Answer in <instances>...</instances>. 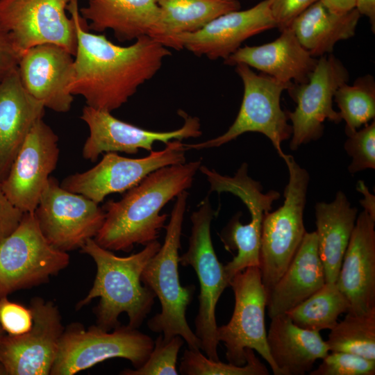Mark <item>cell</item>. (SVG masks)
Wrapping results in <instances>:
<instances>
[{"mask_svg": "<svg viewBox=\"0 0 375 375\" xmlns=\"http://www.w3.org/2000/svg\"><path fill=\"white\" fill-rule=\"evenodd\" d=\"M67 10L77 35L69 90L72 95L81 96L89 107L110 112L118 109L156 75L163 60L171 55L169 48L149 35L122 47L104 35L88 31L77 0L69 1Z\"/></svg>", "mask_w": 375, "mask_h": 375, "instance_id": "cell-1", "label": "cell"}, {"mask_svg": "<svg viewBox=\"0 0 375 375\" xmlns=\"http://www.w3.org/2000/svg\"><path fill=\"white\" fill-rule=\"evenodd\" d=\"M20 56L10 36L0 26V81L17 68Z\"/></svg>", "mask_w": 375, "mask_h": 375, "instance_id": "cell-40", "label": "cell"}, {"mask_svg": "<svg viewBox=\"0 0 375 375\" xmlns=\"http://www.w3.org/2000/svg\"><path fill=\"white\" fill-rule=\"evenodd\" d=\"M74 62V56L63 47L43 44L21 56L17 71L25 90L45 108L67 112L74 101L69 90Z\"/></svg>", "mask_w": 375, "mask_h": 375, "instance_id": "cell-20", "label": "cell"}, {"mask_svg": "<svg viewBox=\"0 0 375 375\" xmlns=\"http://www.w3.org/2000/svg\"><path fill=\"white\" fill-rule=\"evenodd\" d=\"M344 149L352 158L348 169L351 174L375 168V122L347 135Z\"/></svg>", "mask_w": 375, "mask_h": 375, "instance_id": "cell-36", "label": "cell"}, {"mask_svg": "<svg viewBox=\"0 0 375 375\" xmlns=\"http://www.w3.org/2000/svg\"><path fill=\"white\" fill-rule=\"evenodd\" d=\"M326 283L315 231L306 232L287 269L267 293L270 318L285 314L320 289Z\"/></svg>", "mask_w": 375, "mask_h": 375, "instance_id": "cell-25", "label": "cell"}, {"mask_svg": "<svg viewBox=\"0 0 375 375\" xmlns=\"http://www.w3.org/2000/svg\"><path fill=\"white\" fill-rule=\"evenodd\" d=\"M354 8L344 15L328 10L319 0L298 16L290 28L313 56L331 53L335 44L353 37L360 17Z\"/></svg>", "mask_w": 375, "mask_h": 375, "instance_id": "cell-28", "label": "cell"}, {"mask_svg": "<svg viewBox=\"0 0 375 375\" xmlns=\"http://www.w3.org/2000/svg\"><path fill=\"white\" fill-rule=\"evenodd\" d=\"M310 375H374L375 360L342 351H331Z\"/></svg>", "mask_w": 375, "mask_h": 375, "instance_id": "cell-35", "label": "cell"}, {"mask_svg": "<svg viewBox=\"0 0 375 375\" xmlns=\"http://www.w3.org/2000/svg\"><path fill=\"white\" fill-rule=\"evenodd\" d=\"M315 208L318 252L326 282L335 283L355 226L358 210L351 206L341 191L336 193L333 201L318 202Z\"/></svg>", "mask_w": 375, "mask_h": 375, "instance_id": "cell-27", "label": "cell"}, {"mask_svg": "<svg viewBox=\"0 0 375 375\" xmlns=\"http://www.w3.org/2000/svg\"><path fill=\"white\" fill-rule=\"evenodd\" d=\"M357 189L364 195V199L360 200V204L372 218L375 219V198L372 195L367 187H366L364 181H359L357 185Z\"/></svg>", "mask_w": 375, "mask_h": 375, "instance_id": "cell-42", "label": "cell"}, {"mask_svg": "<svg viewBox=\"0 0 375 375\" xmlns=\"http://www.w3.org/2000/svg\"><path fill=\"white\" fill-rule=\"evenodd\" d=\"M319 0H268L271 15L280 31L290 28L293 21Z\"/></svg>", "mask_w": 375, "mask_h": 375, "instance_id": "cell-38", "label": "cell"}, {"mask_svg": "<svg viewBox=\"0 0 375 375\" xmlns=\"http://www.w3.org/2000/svg\"><path fill=\"white\" fill-rule=\"evenodd\" d=\"M153 344L150 336L128 325L109 332L97 325L85 328L72 323L61 335L50 374H75L114 358L126 359L136 369L147 360Z\"/></svg>", "mask_w": 375, "mask_h": 375, "instance_id": "cell-7", "label": "cell"}, {"mask_svg": "<svg viewBox=\"0 0 375 375\" xmlns=\"http://www.w3.org/2000/svg\"><path fill=\"white\" fill-rule=\"evenodd\" d=\"M33 326L26 333L0 336V365L4 375H49L64 331L58 308L34 297L29 306Z\"/></svg>", "mask_w": 375, "mask_h": 375, "instance_id": "cell-16", "label": "cell"}, {"mask_svg": "<svg viewBox=\"0 0 375 375\" xmlns=\"http://www.w3.org/2000/svg\"><path fill=\"white\" fill-rule=\"evenodd\" d=\"M355 8L360 15H365L369 19L372 30L375 31V0H356Z\"/></svg>", "mask_w": 375, "mask_h": 375, "instance_id": "cell-43", "label": "cell"}, {"mask_svg": "<svg viewBox=\"0 0 375 375\" xmlns=\"http://www.w3.org/2000/svg\"><path fill=\"white\" fill-rule=\"evenodd\" d=\"M281 32L271 42L240 47L224 63H243L285 83H306L318 59L301 46L290 28Z\"/></svg>", "mask_w": 375, "mask_h": 375, "instance_id": "cell-22", "label": "cell"}, {"mask_svg": "<svg viewBox=\"0 0 375 375\" xmlns=\"http://www.w3.org/2000/svg\"><path fill=\"white\" fill-rule=\"evenodd\" d=\"M24 215L8 198L0 180V241L14 231Z\"/></svg>", "mask_w": 375, "mask_h": 375, "instance_id": "cell-39", "label": "cell"}, {"mask_svg": "<svg viewBox=\"0 0 375 375\" xmlns=\"http://www.w3.org/2000/svg\"><path fill=\"white\" fill-rule=\"evenodd\" d=\"M247 362L242 366L212 360L200 350L186 349L181 360L179 372L185 375H268L267 367L255 356L254 351L246 350Z\"/></svg>", "mask_w": 375, "mask_h": 375, "instance_id": "cell-33", "label": "cell"}, {"mask_svg": "<svg viewBox=\"0 0 375 375\" xmlns=\"http://www.w3.org/2000/svg\"><path fill=\"white\" fill-rule=\"evenodd\" d=\"M247 168V163H243L233 176L222 175L203 165L200 168L209 182L210 192H229L238 197L251 215V220L247 224L240 222V215L234 216L224 233L226 247L238 250L233 260L224 265L229 282L239 272L250 267H259L263 217L280 197L279 192L275 190L264 193L260 183L248 176Z\"/></svg>", "mask_w": 375, "mask_h": 375, "instance_id": "cell-10", "label": "cell"}, {"mask_svg": "<svg viewBox=\"0 0 375 375\" xmlns=\"http://www.w3.org/2000/svg\"><path fill=\"white\" fill-rule=\"evenodd\" d=\"M69 1L0 0V26L20 56L35 46L53 44L74 56L77 35L74 21L67 14Z\"/></svg>", "mask_w": 375, "mask_h": 375, "instance_id": "cell-14", "label": "cell"}, {"mask_svg": "<svg viewBox=\"0 0 375 375\" xmlns=\"http://www.w3.org/2000/svg\"><path fill=\"white\" fill-rule=\"evenodd\" d=\"M33 214L47 242L65 252L81 249L94 238L105 219L98 203L62 188L51 176Z\"/></svg>", "mask_w": 375, "mask_h": 375, "instance_id": "cell-13", "label": "cell"}, {"mask_svg": "<svg viewBox=\"0 0 375 375\" xmlns=\"http://www.w3.org/2000/svg\"><path fill=\"white\" fill-rule=\"evenodd\" d=\"M161 244L156 240L145 245L138 253L120 257L99 245L94 238L81 247V252L94 260L97 272L93 285L76 307L81 309L99 297L94 308L97 325L110 331L120 326L119 316L125 312L128 326L138 328L151 312L156 295L142 285L141 275L149 260L158 252Z\"/></svg>", "mask_w": 375, "mask_h": 375, "instance_id": "cell-3", "label": "cell"}, {"mask_svg": "<svg viewBox=\"0 0 375 375\" xmlns=\"http://www.w3.org/2000/svg\"><path fill=\"white\" fill-rule=\"evenodd\" d=\"M183 125L174 131L158 132L141 128L124 122L111 112L85 106L80 118L88 126L89 135L82 150L85 160L95 162L103 152H124L135 154L140 149L151 151L155 142L165 144L173 140H183L201 135L200 120L181 110Z\"/></svg>", "mask_w": 375, "mask_h": 375, "instance_id": "cell-18", "label": "cell"}, {"mask_svg": "<svg viewBox=\"0 0 375 375\" xmlns=\"http://www.w3.org/2000/svg\"><path fill=\"white\" fill-rule=\"evenodd\" d=\"M183 342L184 340L180 335L166 340L162 333H159L145 362L138 368L124 369L120 374L178 375L177 358Z\"/></svg>", "mask_w": 375, "mask_h": 375, "instance_id": "cell-34", "label": "cell"}, {"mask_svg": "<svg viewBox=\"0 0 375 375\" xmlns=\"http://www.w3.org/2000/svg\"><path fill=\"white\" fill-rule=\"evenodd\" d=\"M235 66V72L243 83L244 92L234 122L222 135L199 143L184 144L185 147L187 150L218 147L243 133L257 132L269 139L281 157L283 153L281 144L291 138L292 133L287 112L281 107V95L293 83L281 82L264 73L257 74L243 63Z\"/></svg>", "mask_w": 375, "mask_h": 375, "instance_id": "cell-8", "label": "cell"}, {"mask_svg": "<svg viewBox=\"0 0 375 375\" xmlns=\"http://www.w3.org/2000/svg\"><path fill=\"white\" fill-rule=\"evenodd\" d=\"M0 331H3V329L1 328V326H0Z\"/></svg>", "mask_w": 375, "mask_h": 375, "instance_id": "cell-45", "label": "cell"}, {"mask_svg": "<svg viewBox=\"0 0 375 375\" xmlns=\"http://www.w3.org/2000/svg\"><path fill=\"white\" fill-rule=\"evenodd\" d=\"M186 151L181 140H173L163 149L152 150L144 158H130L107 152L92 168L65 177L60 186L99 204L109 194L126 192L160 168L185 163Z\"/></svg>", "mask_w": 375, "mask_h": 375, "instance_id": "cell-12", "label": "cell"}, {"mask_svg": "<svg viewBox=\"0 0 375 375\" xmlns=\"http://www.w3.org/2000/svg\"><path fill=\"white\" fill-rule=\"evenodd\" d=\"M79 13L88 30H110L120 42L149 35L157 40L160 10L156 0H86Z\"/></svg>", "mask_w": 375, "mask_h": 375, "instance_id": "cell-24", "label": "cell"}, {"mask_svg": "<svg viewBox=\"0 0 375 375\" xmlns=\"http://www.w3.org/2000/svg\"><path fill=\"white\" fill-rule=\"evenodd\" d=\"M188 197L186 190L176 197L169 222L165 227L164 242L144 267L141 281L153 291L161 306L160 312L148 320V328L162 333L166 340L180 335L190 349L201 350V342L185 317L195 286H182L178 273V251Z\"/></svg>", "mask_w": 375, "mask_h": 375, "instance_id": "cell-4", "label": "cell"}, {"mask_svg": "<svg viewBox=\"0 0 375 375\" xmlns=\"http://www.w3.org/2000/svg\"><path fill=\"white\" fill-rule=\"evenodd\" d=\"M349 303L336 283L326 282L310 297L286 314L304 329L320 331L332 329L339 315L347 312Z\"/></svg>", "mask_w": 375, "mask_h": 375, "instance_id": "cell-30", "label": "cell"}, {"mask_svg": "<svg viewBox=\"0 0 375 375\" xmlns=\"http://www.w3.org/2000/svg\"><path fill=\"white\" fill-rule=\"evenodd\" d=\"M214 215L206 197L190 217L192 228L188 249L179 256L178 260L184 267L191 266L198 277L200 292L194 333L201 342V349L208 358L219 360L215 310L219 297L225 288L230 286V282L212 242L210 225Z\"/></svg>", "mask_w": 375, "mask_h": 375, "instance_id": "cell-6", "label": "cell"}, {"mask_svg": "<svg viewBox=\"0 0 375 375\" xmlns=\"http://www.w3.org/2000/svg\"><path fill=\"white\" fill-rule=\"evenodd\" d=\"M334 100L340 109V115L346 122L348 135L375 117V81L367 74L355 80L353 85L345 83L335 92Z\"/></svg>", "mask_w": 375, "mask_h": 375, "instance_id": "cell-32", "label": "cell"}, {"mask_svg": "<svg viewBox=\"0 0 375 375\" xmlns=\"http://www.w3.org/2000/svg\"><path fill=\"white\" fill-rule=\"evenodd\" d=\"M331 12L344 15L355 8L356 0H319Z\"/></svg>", "mask_w": 375, "mask_h": 375, "instance_id": "cell-41", "label": "cell"}, {"mask_svg": "<svg viewBox=\"0 0 375 375\" xmlns=\"http://www.w3.org/2000/svg\"><path fill=\"white\" fill-rule=\"evenodd\" d=\"M281 157L289 172L284 203L265 213L261 229L258 267L267 294L287 269L306 232L303 212L309 174L292 156L283 153Z\"/></svg>", "mask_w": 375, "mask_h": 375, "instance_id": "cell-5", "label": "cell"}, {"mask_svg": "<svg viewBox=\"0 0 375 375\" xmlns=\"http://www.w3.org/2000/svg\"><path fill=\"white\" fill-rule=\"evenodd\" d=\"M60 149L58 137L43 119L29 131L6 178L3 190L24 213H33L55 170Z\"/></svg>", "mask_w": 375, "mask_h": 375, "instance_id": "cell-17", "label": "cell"}, {"mask_svg": "<svg viewBox=\"0 0 375 375\" xmlns=\"http://www.w3.org/2000/svg\"><path fill=\"white\" fill-rule=\"evenodd\" d=\"M375 219L363 210L356 219L336 281L349 303L348 313L375 308Z\"/></svg>", "mask_w": 375, "mask_h": 375, "instance_id": "cell-21", "label": "cell"}, {"mask_svg": "<svg viewBox=\"0 0 375 375\" xmlns=\"http://www.w3.org/2000/svg\"><path fill=\"white\" fill-rule=\"evenodd\" d=\"M349 78L344 65L330 53L318 59L306 83H293L288 90L297 103L294 111L287 112L292 128L291 150L321 138L326 119L341 122L339 112L333 108V98L337 89L347 83Z\"/></svg>", "mask_w": 375, "mask_h": 375, "instance_id": "cell-15", "label": "cell"}, {"mask_svg": "<svg viewBox=\"0 0 375 375\" xmlns=\"http://www.w3.org/2000/svg\"><path fill=\"white\" fill-rule=\"evenodd\" d=\"M3 333H4L3 331H0V336H1Z\"/></svg>", "mask_w": 375, "mask_h": 375, "instance_id": "cell-44", "label": "cell"}, {"mask_svg": "<svg viewBox=\"0 0 375 375\" xmlns=\"http://www.w3.org/2000/svg\"><path fill=\"white\" fill-rule=\"evenodd\" d=\"M329 351H342L375 360V308L360 315L347 312L330 330Z\"/></svg>", "mask_w": 375, "mask_h": 375, "instance_id": "cell-31", "label": "cell"}, {"mask_svg": "<svg viewBox=\"0 0 375 375\" xmlns=\"http://www.w3.org/2000/svg\"><path fill=\"white\" fill-rule=\"evenodd\" d=\"M69 260L67 252L47 242L33 212L24 213L14 231L0 241V296L47 283Z\"/></svg>", "mask_w": 375, "mask_h": 375, "instance_id": "cell-9", "label": "cell"}, {"mask_svg": "<svg viewBox=\"0 0 375 375\" xmlns=\"http://www.w3.org/2000/svg\"><path fill=\"white\" fill-rule=\"evenodd\" d=\"M235 306L228 324L217 327V339L226 347L228 362L242 366L247 362L246 350L257 351L268 363L275 375H280L269 351L265 312L267 292L258 267L239 272L230 281Z\"/></svg>", "mask_w": 375, "mask_h": 375, "instance_id": "cell-11", "label": "cell"}, {"mask_svg": "<svg viewBox=\"0 0 375 375\" xmlns=\"http://www.w3.org/2000/svg\"><path fill=\"white\" fill-rule=\"evenodd\" d=\"M275 27L268 0H263L249 9L222 15L195 32L178 35L176 50L186 49L197 56L225 60L247 39Z\"/></svg>", "mask_w": 375, "mask_h": 375, "instance_id": "cell-19", "label": "cell"}, {"mask_svg": "<svg viewBox=\"0 0 375 375\" xmlns=\"http://www.w3.org/2000/svg\"><path fill=\"white\" fill-rule=\"evenodd\" d=\"M267 343L280 375H303L329 349L319 332L299 327L286 314L271 318Z\"/></svg>", "mask_w": 375, "mask_h": 375, "instance_id": "cell-26", "label": "cell"}, {"mask_svg": "<svg viewBox=\"0 0 375 375\" xmlns=\"http://www.w3.org/2000/svg\"><path fill=\"white\" fill-rule=\"evenodd\" d=\"M201 160L160 168L126 191L117 201H108L102 208L104 222L94 240L110 251L129 252L135 244L156 240L167 219L162 208L190 188Z\"/></svg>", "mask_w": 375, "mask_h": 375, "instance_id": "cell-2", "label": "cell"}, {"mask_svg": "<svg viewBox=\"0 0 375 375\" xmlns=\"http://www.w3.org/2000/svg\"><path fill=\"white\" fill-rule=\"evenodd\" d=\"M30 307L10 301L8 296H0V326L4 333L18 335L28 332L33 326Z\"/></svg>", "mask_w": 375, "mask_h": 375, "instance_id": "cell-37", "label": "cell"}, {"mask_svg": "<svg viewBox=\"0 0 375 375\" xmlns=\"http://www.w3.org/2000/svg\"><path fill=\"white\" fill-rule=\"evenodd\" d=\"M160 10L157 40L176 49V38L195 32L216 17L240 9L238 0H156Z\"/></svg>", "mask_w": 375, "mask_h": 375, "instance_id": "cell-29", "label": "cell"}, {"mask_svg": "<svg viewBox=\"0 0 375 375\" xmlns=\"http://www.w3.org/2000/svg\"><path fill=\"white\" fill-rule=\"evenodd\" d=\"M45 107L24 88L17 68L0 81V180L7 176L21 146Z\"/></svg>", "mask_w": 375, "mask_h": 375, "instance_id": "cell-23", "label": "cell"}]
</instances>
